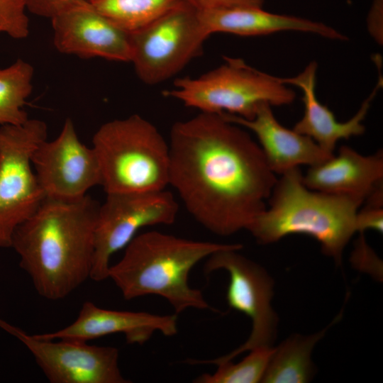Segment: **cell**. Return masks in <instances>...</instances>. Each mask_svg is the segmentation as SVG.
Listing matches in <instances>:
<instances>
[{"label": "cell", "instance_id": "1", "mask_svg": "<svg viewBox=\"0 0 383 383\" xmlns=\"http://www.w3.org/2000/svg\"><path fill=\"white\" fill-rule=\"evenodd\" d=\"M169 184L189 214L213 234L247 230L277 179L258 143L222 115L199 112L174 123Z\"/></svg>", "mask_w": 383, "mask_h": 383}, {"label": "cell", "instance_id": "2", "mask_svg": "<svg viewBox=\"0 0 383 383\" xmlns=\"http://www.w3.org/2000/svg\"><path fill=\"white\" fill-rule=\"evenodd\" d=\"M99 206L88 194L72 200L45 197L13 231L11 248L40 296L62 299L90 278Z\"/></svg>", "mask_w": 383, "mask_h": 383}, {"label": "cell", "instance_id": "3", "mask_svg": "<svg viewBox=\"0 0 383 383\" xmlns=\"http://www.w3.org/2000/svg\"><path fill=\"white\" fill-rule=\"evenodd\" d=\"M240 243L186 239L157 231L136 235L123 257L110 265L109 277L126 300L156 295L167 300L176 314L188 309H210L203 293L190 287L192 269L213 253Z\"/></svg>", "mask_w": 383, "mask_h": 383}, {"label": "cell", "instance_id": "4", "mask_svg": "<svg viewBox=\"0 0 383 383\" xmlns=\"http://www.w3.org/2000/svg\"><path fill=\"white\" fill-rule=\"evenodd\" d=\"M267 206L248 228L260 244H270L292 234L315 238L324 255L336 264L357 232L356 215L364 200L311 189L299 167L279 175Z\"/></svg>", "mask_w": 383, "mask_h": 383}, {"label": "cell", "instance_id": "5", "mask_svg": "<svg viewBox=\"0 0 383 383\" xmlns=\"http://www.w3.org/2000/svg\"><path fill=\"white\" fill-rule=\"evenodd\" d=\"M92 148L106 194L158 191L169 184V143L140 115L101 125Z\"/></svg>", "mask_w": 383, "mask_h": 383}, {"label": "cell", "instance_id": "6", "mask_svg": "<svg viewBox=\"0 0 383 383\" xmlns=\"http://www.w3.org/2000/svg\"><path fill=\"white\" fill-rule=\"evenodd\" d=\"M220 66L196 77L177 79L165 95L200 112L228 113L245 119L254 117L258 106L292 103L295 92L278 77L248 65L240 58L225 57Z\"/></svg>", "mask_w": 383, "mask_h": 383}, {"label": "cell", "instance_id": "7", "mask_svg": "<svg viewBox=\"0 0 383 383\" xmlns=\"http://www.w3.org/2000/svg\"><path fill=\"white\" fill-rule=\"evenodd\" d=\"M208 37L197 9L182 0L148 25L130 32L131 62L143 83L158 84L196 57Z\"/></svg>", "mask_w": 383, "mask_h": 383}, {"label": "cell", "instance_id": "8", "mask_svg": "<svg viewBox=\"0 0 383 383\" xmlns=\"http://www.w3.org/2000/svg\"><path fill=\"white\" fill-rule=\"evenodd\" d=\"M47 136L46 123L36 118L0 126V248H11L15 229L45 198L31 157Z\"/></svg>", "mask_w": 383, "mask_h": 383}, {"label": "cell", "instance_id": "9", "mask_svg": "<svg viewBox=\"0 0 383 383\" xmlns=\"http://www.w3.org/2000/svg\"><path fill=\"white\" fill-rule=\"evenodd\" d=\"M178 209L174 195L165 189L106 194L96 221L90 278L96 282L107 279L114 253L125 248L141 228L173 223Z\"/></svg>", "mask_w": 383, "mask_h": 383}, {"label": "cell", "instance_id": "10", "mask_svg": "<svg viewBox=\"0 0 383 383\" xmlns=\"http://www.w3.org/2000/svg\"><path fill=\"white\" fill-rule=\"evenodd\" d=\"M230 248L217 251L209 257L204 272L223 270L229 274L226 300L229 306L250 318L252 330L247 340L229 353L211 360L190 359L191 364H212L233 360L240 354L257 347H272L278 317L271 301L274 282L267 271L255 262Z\"/></svg>", "mask_w": 383, "mask_h": 383}, {"label": "cell", "instance_id": "11", "mask_svg": "<svg viewBox=\"0 0 383 383\" xmlns=\"http://www.w3.org/2000/svg\"><path fill=\"white\" fill-rule=\"evenodd\" d=\"M0 328L19 340L50 383H129L112 346L69 339H42L0 318Z\"/></svg>", "mask_w": 383, "mask_h": 383}, {"label": "cell", "instance_id": "12", "mask_svg": "<svg viewBox=\"0 0 383 383\" xmlns=\"http://www.w3.org/2000/svg\"><path fill=\"white\" fill-rule=\"evenodd\" d=\"M31 163L45 197L76 199L101 186L96 153L80 141L70 118H66L55 139L38 145Z\"/></svg>", "mask_w": 383, "mask_h": 383}, {"label": "cell", "instance_id": "13", "mask_svg": "<svg viewBox=\"0 0 383 383\" xmlns=\"http://www.w3.org/2000/svg\"><path fill=\"white\" fill-rule=\"evenodd\" d=\"M53 44L63 54L131 62L130 32L97 11L89 1L51 19Z\"/></svg>", "mask_w": 383, "mask_h": 383}, {"label": "cell", "instance_id": "14", "mask_svg": "<svg viewBox=\"0 0 383 383\" xmlns=\"http://www.w3.org/2000/svg\"><path fill=\"white\" fill-rule=\"evenodd\" d=\"M159 331L165 336L177 333V314L158 315L145 311L106 309L91 301L83 303L77 318L54 332L34 335L42 339H69L88 342L115 333L125 335L128 344L143 345Z\"/></svg>", "mask_w": 383, "mask_h": 383}, {"label": "cell", "instance_id": "15", "mask_svg": "<svg viewBox=\"0 0 383 383\" xmlns=\"http://www.w3.org/2000/svg\"><path fill=\"white\" fill-rule=\"evenodd\" d=\"M221 115L255 134L268 165L276 174L281 175L300 165H318L334 154L322 149L311 138L283 126L267 103L260 104L251 119L228 113Z\"/></svg>", "mask_w": 383, "mask_h": 383}, {"label": "cell", "instance_id": "16", "mask_svg": "<svg viewBox=\"0 0 383 383\" xmlns=\"http://www.w3.org/2000/svg\"><path fill=\"white\" fill-rule=\"evenodd\" d=\"M317 63L310 62L298 75L294 77H279L285 84L299 87L303 93L302 101L304 113L295 124L293 130L314 140L322 149L334 153L338 142L342 139L361 135L365 127L362 121L365 118L372 101L382 85L379 80L368 97L362 102L357 113L348 121L339 122L333 113L322 104L316 94V78Z\"/></svg>", "mask_w": 383, "mask_h": 383}, {"label": "cell", "instance_id": "17", "mask_svg": "<svg viewBox=\"0 0 383 383\" xmlns=\"http://www.w3.org/2000/svg\"><path fill=\"white\" fill-rule=\"evenodd\" d=\"M309 188L365 199L383 186V152L364 155L348 145L339 148L327 160L309 167L303 174Z\"/></svg>", "mask_w": 383, "mask_h": 383}, {"label": "cell", "instance_id": "18", "mask_svg": "<svg viewBox=\"0 0 383 383\" xmlns=\"http://www.w3.org/2000/svg\"><path fill=\"white\" fill-rule=\"evenodd\" d=\"M197 11L202 27L209 36L215 33L252 36L293 30L310 33L332 40L347 38L323 23L271 13L262 7L236 6Z\"/></svg>", "mask_w": 383, "mask_h": 383}, {"label": "cell", "instance_id": "19", "mask_svg": "<svg viewBox=\"0 0 383 383\" xmlns=\"http://www.w3.org/2000/svg\"><path fill=\"white\" fill-rule=\"evenodd\" d=\"M340 316V313L330 325L316 333L292 335L274 347L261 382H309L314 374L311 359L313 349Z\"/></svg>", "mask_w": 383, "mask_h": 383}, {"label": "cell", "instance_id": "20", "mask_svg": "<svg viewBox=\"0 0 383 383\" xmlns=\"http://www.w3.org/2000/svg\"><path fill=\"white\" fill-rule=\"evenodd\" d=\"M33 66L18 59L0 69V125H21L28 120L23 109L32 92Z\"/></svg>", "mask_w": 383, "mask_h": 383}, {"label": "cell", "instance_id": "21", "mask_svg": "<svg viewBox=\"0 0 383 383\" xmlns=\"http://www.w3.org/2000/svg\"><path fill=\"white\" fill-rule=\"evenodd\" d=\"M182 0H88L100 13L128 32L154 21Z\"/></svg>", "mask_w": 383, "mask_h": 383}, {"label": "cell", "instance_id": "22", "mask_svg": "<svg viewBox=\"0 0 383 383\" xmlns=\"http://www.w3.org/2000/svg\"><path fill=\"white\" fill-rule=\"evenodd\" d=\"M274 347H257L241 361L218 362L213 373H204L194 380L196 383H257L261 382Z\"/></svg>", "mask_w": 383, "mask_h": 383}, {"label": "cell", "instance_id": "23", "mask_svg": "<svg viewBox=\"0 0 383 383\" xmlns=\"http://www.w3.org/2000/svg\"><path fill=\"white\" fill-rule=\"evenodd\" d=\"M25 0H0V33L14 39H23L29 34V19Z\"/></svg>", "mask_w": 383, "mask_h": 383}, {"label": "cell", "instance_id": "24", "mask_svg": "<svg viewBox=\"0 0 383 383\" xmlns=\"http://www.w3.org/2000/svg\"><path fill=\"white\" fill-rule=\"evenodd\" d=\"M357 232L383 231V186L373 191L364 201L356 215Z\"/></svg>", "mask_w": 383, "mask_h": 383}, {"label": "cell", "instance_id": "25", "mask_svg": "<svg viewBox=\"0 0 383 383\" xmlns=\"http://www.w3.org/2000/svg\"><path fill=\"white\" fill-rule=\"evenodd\" d=\"M27 10L35 15L52 18L56 15L88 0H25Z\"/></svg>", "mask_w": 383, "mask_h": 383}, {"label": "cell", "instance_id": "26", "mask_svg": "<svg viewBox=\"0 0 383 383\" xmlns=\"http://www.w3.org/2000/svg\"><path fill=\"white\" fill-rule=\"evenodd\" d=\"M360 236L356 241L354 250L351 255V262L357 268L362 270H369V267H379V260L372 249L366 243L363 233H360Z\"/></svg>", "mask_w": 383, "mask_h": 383}, {"label": "cell", "instance_id": "27", "mask_svg": "<svg viewBox=\"0 0 383 383\" xmlns=\"http://www.w3.org/2000/svg\"><path fill=\"white\" fill-rule=\"evenodd\" d=\"M198 10H211L236 6L262 7L265 0H185Z\"/></svg>", "mask_w": 383, "mask_h": 383}]
</instances>
